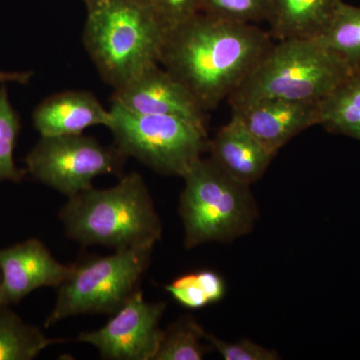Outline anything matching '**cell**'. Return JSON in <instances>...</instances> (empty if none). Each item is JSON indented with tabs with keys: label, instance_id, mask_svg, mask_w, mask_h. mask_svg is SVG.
<instances>
[{
	"label": "cell",
	"instance_id": "3957f363",
	"mask_svg": "<svg viewBox=\"0 0 360 360\" xmlns=\"http://www.w3.org/2000/svg\"><path fill=\"white\" fill-rule=\"evenodd\" d=\"M59 217L72 240L115 250L155 245L162 232L148 186L135 172L110 188L91 187L71 196Z\"/></svg>",
	"mask_w": 360,
	"mask_h": 360
},
{
	"label": "cell",
	"instance_id": "ffe728a7",
	"mask_svg": "<svg viewBox=\"0 0 360 360\" xmlns=\"http://www.w3.org/2000/svg\"><path fill=\"white\" fill-rule=\"evenodd\" d=\"M21 129L20 117L9 99L6 84L0 86V181L18 184L25 179L26 169H21L14 160L18 135Z\"/></svg>",
	"mask_w": 360,
	"mask_h": 360
},
{
	"label": "cell",
	"instance_id": "ac0fdd59",
	"mask_svg": "<svg viewBox=\"0 0 360 360\" xmlns=\"http://www.w3.org/2000/svg\"><path fill=\"white\" fill-rule=\"evenodd\" d=\"M316 40L348 65L360 68V7L341 1Z\"/></svg>",
	"mask_w": 360,
	"mask_h": 360
},
{
	"label": "cell",
	"instance_id": "e0dca14e",
	"mask_svg": "<svg viewBox=\"0 0 360 360\" xmlns=\"http://www.w3.org/2000/svg\"><path fill=\"white\" fill-rule=\"evenodd\" d=\"M63 340L49 338L37 326L0 305V360H32Z\"/></svg>",
	"mask_w": 360,
	"mask_h": 360
},
{
	"label": "cell",
	"instance_id": "5b68a950",
	"mask_svg": "<svg viewBox=\"0 0 360 360\" xmlns=\"http://www.w3.org/2000/svg\"><path fill=\"white\" fill-rule=\"evenodd\" d=\"M182 179L179 213L187 248L250 233L258 214L250 186L232 179L210 158H201Z\"/></svg>",
	"mask_w": 360,
	"mask_h": 360
},
{
	"label": "cell",
	"instance_id": "52a82bcc",
	"mask_svg": "<svg viewBox=\"0 0 360 360\" xmlns=\"http://www.w3.org/2000/svg\"><path fill=\"white\" fill-rule=\"evenodd\" d=\"M110 111L116 146L158 174L184 177L207 149V129L189 120L136 115L116 105Z\"/></svg>",
	"mask_w": 360,
	"mask_h": 360
},
{
	"label": "cell",
	"instance_id": "4fadbf2b",
	"mask_svg": "<svg viewBox=\"0 0 360 360\" xmlns=\"http://www.w3.org/2000/svg\"><path fill=\"white\" fill-rule=\"evenodd\" d=\"M112 113L87 90H68L47 96L32 112L40 136L82 134L89 127H110Z\"/></svg>",
	"mask_w": 360,
	"mask_h": 360
},
{
	"label": "cell",
	"instance_id": "cb8c5ba5",
	"mask_svg": "<svg viewBox=\"0 0 360 360\" xmlns=\"http://www.w3.org/2000/svg\"><path fill=\"white\" fill-rule=\"evenodd\" d=\"M165 290L186 309H200L210 304L196 274H184L179 277L168 284Z\"/></svg>",
	"mask_w": 360,
	"mask_h": 360
},
{
	"label": "cell",
	"instance_id": "2e32d148",
	"mask_svg": "<svg viewBox=\"0 0 360 360\" xmlns=\"http://www.w3.org/2000/svg\"><path fill=\"white\" fill-rule=\"evenodd\" d=\"M328 132L360 142V68L352 73L321 103V122Z\"/></svg>",
	"mask_w": 360,
	"mask_h": 360
},
{
	"label": "cell",
	"instance_id": "9c48e42d",
	"mask_svg": "<svg viewBox=\"0 0 360 360\" xmlns=\"http://www.w3.org/2000/svg\"><path fill=\"white\" fill-rule=\"evenodd\" d=\"M165 309V303L148 302L137 290L103 328L80 333L78 340L96 347L103 359L155 360Z\"/></svg>",
	"mask_w": 360,
	"mask_h": 360
},
{
	"label": "cell",
	"instance_id": "484cf974",
	"mask_svg": "<svg viewBox=\"0 0 360 360\" xmlns=\"http://www.w3.org/2000/svg\"><path fill=\"white\" fill-rule=\"evenodd\" d=\"M33 77L32 71H2L0 70V84H28Z\"/></svg>",
	"mask_w": 360,
	"mask_h": 360
},
{
	"label": "cell",
	"instance_id": "30bf717a",
	"mask_svg": "<svg viewBox=\"0 0 360 360\" xmlns=\"http://www.w3.org/2000/svg\"><path fill=\"white\" fill-rule=\"evenodd\" d=\"M111 105L136 115L184 118L207 129V111L193 94L158 63L120 89H115Z\"/></svg>",
	"mask_w": 360,
	"mask_h": 360
},
{
	"label": "cell",
	"instance_id": "6da1fadb",
	"mask_svg": "<svg viewBox=\"0 0 360 360\" xmlns=\"http://www.w3.org/2000/svg\"><path fill=\"white\" fill-rule=\"evenodd\" d=\"M274 44L255 25L200 13L165 32L160 65L210 111L248 79Z\"/></svg>",
	"mask_w": 360,
	"mask_h": 360
},
{
	"label": "cell",
	"instance_id": "d6986e66",
	"mask_svg": "<svg viewBox=\"0 0 360 360\" xmlns=\"http://www.w3.org/2000/svg\"><path fill=\"white\" fill-rule=\"evenodd\" d=\"M205 331L191 317H182L163 331L155 360H201L212 347H206Z\"/></svg>",
	"mask_w": 360,
	"mask_h": 360
},
{
	"label": "cell",
	"instance_id": "d4e9b609",
	"mask_svg": "<svg viewBox=\"0 0 360 360\" xmlns=\"http://www.w3.org/2000/svg\"><path fill=\"white\" fill-rule=\"evenodd\" d=\"M196 276L210 303L219 302L224 297V281L217 272L212 270H201L196 272Z\"/></svg>",
	"mask_w": 360,
	"mask_h": 360
},
{
	"label": "cell",
	"instance_id": "44dd1931",
	"mask_svg": "<svg viewBox=\"0 0 360 360\" xmlns=\"http://www.w3.org/2000/svg\"><path fill=\"white\" fill-rule=\"evenodd\" d=\"M270 0H202L200 13L233 22L257 23L266 21Z\"/></svg>",
	"mask_w": 360,
	"mask_h": 360
},
{
	"label": "cell",
	"instance_id": "7402d4cb",
	"mask_svg": "<svg viewBox=\"0 0 360 360\" xmlns=\"http://www.w3.org/2000/svg\"><path fill=\"white\" fill-rule=\"evenodd\" d=\"M205 340L213 349L217 350L225 360H277L281 359L276 350L262 347L250 340L229 343L205 331Z\"/></svg>",
	"mask_w": 360,
	"mask_h": 360
},
{
	"label": "cell",
	"instance_id": "5bb4252c",
	"mask_svg": "<svg viewBox=\"0 0 360 360\" xmlns=\"http://www.w3.org/2000/svg\"><path fill=\"white\" fill-rule=\"evenodd\" d=\"M207 149L210 160L225 174L250 186L264 176L274 158L231 118L208 141Z\"/></svg>",
	"mask_w": 360,
	"mask_h": 360
},
{
	"label": "cell",
	"instance_id": "8992f818",
	"mask_svg": "<svg viewBox=\"0 0 360 360\" xmlns=\"http://www.w3.org/2000/svg\"><path fill=\"white\" fill-rule=\"evenodd\" d=\"M155 245L115 250L108 257H94L71 265L58 288L56 305L45 328L80 314H115L137 290L150 262Z\"/></svg>",
	"mask_w": 360,
	"mask_h": 360
},
{
	"label": "cell",
	"instance_id": "ba28073f",
	"mask_svg": "<svg viewBox=\"0 0 360 360\" xmlns=\"http://www.w3.org/2000/svg\"><path fill=\"white\" fill-rule=\"evenodd\" d=\"M127 156L84 134L40 136L25 158L26 172L68 198L91 188L101 175L122 176Z\"/></svg>",
	"mask_w": 360,
	"mask_h": 360
},
{
	"label": "cell",
	"instance_id": "8fae6325",
	"mask_svg": "<svg viewBox=\"0 0 360 360\" xmlns=\"http://www.w3.org/2000/svg\"><path fill=\"white\" fill-rule=\"evenodd\" d=\"M231 120L276 156L296 135L319 125L321 103L260 99L231 108Z\"/></svg>",
	"mask_w": 360,
	"mask_h": 360
},
{
	"label": "cell",
	"instance_id": "7a4b0ae2",
	"mask_svg": "<svg viewBox=\"0 0 360 360\" xmlns=\"http://www.w3.org/2000/svg\"><path fill=\"white\" fill-rule=\"evenodd\" d=\"M84 44L99 75L120 89L160 63L165 26L148 0H82Z\"/></svg>",
	"mask_w": 360,
	"mask_h": 360
},
{
	"label": "cell",
	"instance_id": "603a6c76",
	"mask_svg": "<svg viewBox=\"0 0 360 360\" xmlns=\"http://www.w3.org/2000/svg\"><path fill=\"white\" fill-rule=\"evenodd\" d=\"M165 30L186 22L200 13L202 0H148Z\"/></svg>",
	"mask_w": 360,
	"mask_h": 360
},
{
	"label": "cell",
	"instance_id": "9a60e30c",
	"mask_svg": "<svg viewBox=\"0 0 360 360\" xmlns=\"http://www.w3.org/2000/svg\"><path fill=\"white\" fill-rule=\"evenodd\" d=\"M342 0H270L266 22L274 41L316 39Z\"/></svg>",
	"mask_w": 360,
	"mask_h": 360
},
{
	"label": "cell",
	"instance_id": "7c38bea8",
	"mask_svg": "<svg viewBox=\"0 0 360 360\" xmlns=\"http://www.w3.org/2000/svg\"><path fill=\"white\" fill-rule=\"evenodd\" d=\"M70 271L44 243L30 238L0 250V305L11 307L41 288H58Z\"/></svg>",
	"mask_w": 360,
	"mask_h": 360
},
{
	"label": "cell",
	"instance_id": "277c9868",
	"mask_svg": "<svg viewBox=\"0 0 360 360\" xmlns=\"http://www.w3.org/2000/svg\"><path fill=\"white\" fill-rule=\"evenodd\" d=\"M354 70L316 39L279 40L227 101L321 103Z\"/></svg>",
	"mask_w": 360,
	"mask_h": 360
}]
</instances>
